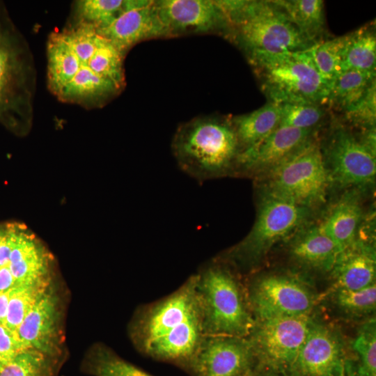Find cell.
<instances>
[{"label": "cell", "instance_id": "6da1fadb", "mask_svg": "<svg viewBox=\"0 0 376 376\" xmlns=\"http://www.w3.org/2000/svg\"><path fill=\"white\" fill-rule=\"evenodd\" d=\"M129 334L144 356L186 371L204 336L194 274L171 294L141 306Z\"/></svg>", "mask_w": 376, "mask_h": 376}, {"label": "cell", "instance_id": "7a4b0ae2", "mask_svg": "<svg viewBox=\"0 0 376 376\" xmlns=\"http://www.w3.org/2000/svg\"><path fill=\"white\" fill-rule=\"evenodd\" d=\"M171 149L180 169L198 182L235 175L240 148L230 118L200 116L181 124Z\"/></svg>", "mask_w": 376, "mask_h": 376}, {"label": "cell", "instance_id": "3957f363", "mask_svg": "<svg viewBox=\"0 0 376 376\" xmlns=\"http://www.w3.org/2000/svg\"><path fill=\"white\" fill-rule=\"evenodd\" d=\"M227 17L223 37L244 55L303 51L310 41L274 1L219 0Z\"/></svg>", "mask_w": 376, "mask_h": 376}, {"label": "cell", "instance_id": "277c9868", "mask_svg": "<svg viewBox=\"0 0 376 376\" xmlns=\"http://www.w3.org/2000/svg\"><path fill=\"white\" fill-rule=\"evenodd\" d=\"M194 274L203 334L246 337L255 320L248 303L244 277L217 256Z\"/></svg>", "mask_w": 376, "mask_h": 376}, {"label": "cell", "instance_id": "5b68a950", "mask_svg": "<svg viewBox=\"0 0 376 376\" xmlns=\"http://www.w3.org/2000/svg\"><path fill=\"white\" fill-rule=\"evenodd\" d=\"M36 81L29 47L0 1V123L16 134L30 128Z\"/></svg>", "mask_w": 376, "mask_h": 376}, {"label": "cell", "instance_id": "8992f818", "mask_svg": "<svg viewBox=\"0 0 376 376\" xmlns=\"http://www.w3.org/2000/svg\"><path fill=\"white\" fill-rule=\"evenodd\" d=\"M260 193L255 222L237 244L217 256L244 278L257 272L278 243L287 241L306 225L312 210L285 199Z\"/></svg>", "mask_w": 376, "mask_h": 376}, {"label": "cell", "instance_id": "52a82bcc", "mask_svg": "<svg viewBox=\"0 0 376 376\" xmlns=\"http://www.w3.org/2000/svg\"><path fill=\"white\" fill-rule=\"evenodd\" d=\"M267 102L279 104L327 103L329 87L314 64L310 48L245 55Z\"/></svg>", "mask_w": 376, "mask_h": 376}, {"label": "cell", "instance_id": "ba28073f", "mask_svg": "<svg viewBox=\"0 0 376 376\" xmlns=\"http://www.w3.org/2000/svg\"><path fill=\"white\" fill-rule=\"evenodd\" d=\"M256 180L259 192L311 210L325 202L331 186L316 137Z\"/></svg>", "mask_w": 376, "mask_h": 376}, {"label": "cell", "instance_id": "9c48e42d", "mask_svg": "<svg viewBox=\"0 0 376 376\" xmlns=\"http://www.w3.org/2000/svg\"><path fill=\"white\" fill-rule=\"evenodd\" d=\"M244 279L255 321L311 315L319 306L313 283L291 270L256 272Z\"/></svg>", "mask_w": 376, "mask_h": 376}, {"label": "cell", "instance_id": "30bf717a", "mask_svg": "<svg viewBox=\"0 0 376 376\" xmlns=\"http://www.w3.org/2000/svg\"><path fill=\"white\" fill-rule=\"evenodd\" d=\"M320 148L331 185L362 189L375 182V129L357 134L336 125Z\"/></svg>", "mask_w": 376, "mask_h": 376}, {"label": "cell", "instance_id": "8fae6325", "mask_svg": "<svg viewBox=\"0 0 376 376\" xmlns=\"http://www.w3.org/2000/svg\"><path fill=\"white\" fill-rule=\"evenodd\" d=\"M315 315L314 312L306 315L255 321L246 338L253 352L258 373L290 376Z\"/></svg>", "mask_w": 376, "mask_h": 376}, {"label": "cell", "instance_id": "7c38bea8", "mask_svg": "<svg viewBox=\"0 0 376 376\" xmlns=\"http://www.w3.org/2000/svg\"><path fill=\"white\" fill-rule=\"evenodd\" d=\"M347 340L340 329L316 313L290 376H347Z\"/></svg>", "mask_w": 376, "mask_h": 376}, {"label": "cell", "instance_id": "4fadbf2b", "mask_svg": "<svg viewBox=\"0 0 376 376\" xmlns=\"http://www.w3.org/2000/svg\"><path fill=\"white\" fill-rule=\"evenodd\" d=\"M185 372L191 376H254L258 368L246 337L204 335Z\"/></svg>", "mask_w": 376, "mask_h": 376}, {"label": "cell", "instance_id": "5bb4252c", "mask_svg": "<svg viewBox=\"0 0 376 376\" xmlns=\"http://www.w3.org/2000/svg\"><path fill=\"white\" fill-rule=\"evenodd\" d=\"M316 130L279 126L256 144L242 150L235 175L257 179L273 169L313 139Z\"/></svg>", "mask_w": 376, "mask_h": 376}, {"label": "cell", "instance_id": "9a60e30c", "mask_svg": "<svg viewBox=\"0 0 376 376\" xmlns=\"http://www.w3.org/2000/svg\"><path fill=\"white\" fill-rule=\"evenodd\" d=\"M155 6L169 37L223 36L227 26L226 15L217 0H161L155 1Z\"/></svg>", "mask_w": 376, "mask_h": 376}, {"label": "cell", "instance_id": "2e32d148", "mask_svg": "<svg viewBox=\"0 0 376 376\" xmlns=\"http://www.w3.org/2000/svg\"><path fill=\"white\" fill-rule=\"evenodd\" d=\"M287 242L288 257L294 266L291 271L311 283L315 276H327L340 253L318 224L307 223Z\"/></svg>", "mask_w": 376, "mask_h": 376}, {"label": "cell", "instance_id": "e0dca14e", "mask_svg": "<svg viewBox=\"0 0 376 376\" xmlns=\"http://www.w3.org/2000/svg\"><path fill=\"white\" fill-rule=\"evenodd\" d=\"M96 31L125 56L130 49L143 40L169 37L158 15L155 1L148 0L123 12L109 25Z\"/></svg>", "mask_w": 376, "mask_h": 376}, {"label": "cell", "instance_id": "ac0fdd59", "mask_svg": "<svg viewBox=\"0 0 376 376\" xmlns=\"http://www.w3.org/2000/svg\"><path fill=\"white\" fill-rule=\"evenodd\" d=\"M327 277L328 288L360 290L375 283L376 256L373 241L357 237L338 254Z\"/></svg>", "mask_w": 376, "mask_h": 376}, {"label": "cell", "instance_id": "d6986e66", "mask_svg": "<svg viewBox=\"0 0 376 376\" xmlns=\"http://www.w3.org/2000/svg\"><path fill=\"white\" fill-rule=\"evenodd\" d=\"M24 350L52 356L57 336V304L48 291L36 303L15 331Z\"/></svg>", "mask_w": 376, "mask_h": 376}, {"label": "cell", "instance_id": "ffe728a7", "mask_svg": "<svg viewBox=\"0 0 376 376\" xmlns=\"http://www.w3.org/2000/svg\"><path fill=\"white\" fill-rule=\"evenodd\" d=\"M361 189L352 188L334 203L318 224L322 231L337 246L340 252L357 238L363 219Z\"/></svg>", "mask_w": 376, "mask_h": 376}, {"label": "cell", "instance_id": "44dd1931", "mask_svg": "<svg viewBox=\"0 0 376 376\" xmlns=\"http://www.w3.org/2000/svg\"><path fill=\"white\" fill-rule=\"evenodd\" d=\"M123 89L113 82L81 65L74 77L56 96L64 102L79 104L86 109L101 107Z\"/></svg>", "mask_w": 376, "mask_h": 376}, {"label": "cell", "instance_id": "7402d4cb", "mask_svg": "<svg viewBox=\"0 0 376 376\" xmlns=\"http://www.w3.org/2000/svg\"><path fill=\"white\" fill-rule=\"evenodd\" d=\"M320 304L341 320L361 323L375 317L376 283L360 290L327 288Z\"/></svg>", "mask_w": 376, "mask_h": 376}, {"label": "cell", "instance_id": "603a6c76", "mask_svg": "<svg viewBox=\"0 0 376 376\" xmlns=\"http://www.w3.org/2000/svg\"><path fill=\"white\" fill-rule=\"evenodd\" d=\"M47 56V86L56 96L76 75L80 62L62 31L49 36Z\"/></svg>", "mask_w": 376, "mask_h": 376}, {"label": "cell", "instance_id": "cb8c5ba5", "mask_svg": "<svg viewBox=\"0 0 376 376\" xmlns=\"http://www.w3.org/2000/svg\"><path fill=\"white\" fill-rule=\"evenodd\" d=\"M281 104L267 102L265 105L249 113L230 117L240 152L256 144L280 124Z\"/></svg>", "mask_w": 376, "mask_h": 376}, {"label": "cell", "instance_id": "d4e9b609", "mask_svg": "<svg viewBox=\"0 0 376 376\" xmlns=\"http://www.w3.org/2000/svg\"><path fill=\"white\" fill-rule=\"evenodd\" d=\"M296 27L312 42L323 40L325 31L324 2L322 0H276Z\"/></svg>", "mask_w": 376, "mask_h": 376}, {"label": "cell", "instance_id": "484cf974", "mask_svg": "<svg viewBox=\"0 0 376 376\" xmlns=\"http://www.w3.org/2000/svg\"><path fill=\"white\" fill-rule=\"evenodd\" d=\"M374 81L375 72L343 71L329 86L326 104L343 112L359 101Z\"/></svg>", "mask_w": 376, "mask_h": 376}, {"label": "cell", "instance_id": "4316f807", "mask_svg": "<svg viewBox=\"0 0 376 376\" xmlns=\"http://www.w3.org/2000/svg\"><path fill=\"white\" fill-rule=\"evenodd\" d=\"M138 5V0H79L74 3L73 22L96 30L109 25L123 12Z\"/></svg>", "mask_w": 376, "mask_h": 376}, {"label": "cell", "instance_id": "83f0119b", "mask_svg": "<svg viewBox=\"0 0 376 376\" xmlns=\"http://www.w3.org/2000/svg\"><path fill=\"white\" fill-rule=\"evenodd\" d=\"M376 36L373 23L350 33L342 72L347 70L375 72Z\"/></svg>", "mask_w": 376, "mask_h": 376}, {"label": "cell", "instance_id": "f1b7e54d", "mask_svg": "<svg viewBox=\"0 0 376 376\" xmlns=\"http://www.w3.org/2000/svg\"><path fill=\"white\" fill-rule=\"evenodd\" d=\"M348 350L355 356L357 363L353 376H376L375 317L361 323L352 339L347 341Z\"/></svg>", "mask_w": 376, "mask_h": 376}, {"label": "cell", "instance_id": "f546056e", "mask_svg": "<svg viewBox=\"0 0 376 376\" xmlns=\"http://www.w3.org/2000/svg\"><path fill=\"white\" fill-rule=\"evenodd\" d=\"M350 33L316 42L310 52L321 78L329 88L342 72V63Z\"/></svg>", "mask_w": 376, "mask_h": 376}, {"label": "cell", "instance_id": "4dcf8cb0", "mask_svg": "<svg viewBox=\"0 0 376 376\" xmlns=\"http://www.w3.org/2000/svg\"><path fill=\"white\" fill-rule=\"evenodd\" d=\"M48 286L49 278L13 288L3 324L15 331L36 303L48 291Z\"/></svg>", "mask_w": 376, "mask_h": 376}, {"label": "cell", "instance_id": "1f68e13d", "mask_svg": "<svg viewBox=\"0 0 376 376\" xmlns=\"http://www.w3.org/2000/svg\"><path fill=\"white\" fill-rule=\"evenodd\" d=\"M125 56L109 40L99 35L93 56L87 63L81 65L88 66L95 74L108 79L123 89L125 86Z\"/></svg>", "mask_w": 376, "mask_h": 376}, {"label": "cell", "instance_id": "d6a6232c", "mask_svg": "<svg viewBox=\"0 0 376 376\" xmlns=\"http://www.w3.org/2000/svg\"><path fill=\"white\" fill-rule=\"evenodd\" d=\"M49 356L33 350L21 352L0 362V376H52Z\"/></svg>", "mask_w": 376, "mask_h": 376}, {"label": "cell", "instance_id": "836d02e7", "mask_svg": "<svg viewBox=\"0 0 376 376\" xmlns=\"http://www.w3.org/2000/svg\"><path fill=\"white\" fill-rule=\"evenodd\" d=\"M88 369L95 376H154L104 347L96 350Z\"/></svg>", "mask_w": 376, "mask_h": 376}, {"label": "cell", "instance_id": "e575fe53", "mask_svg": "<svg viewBox=\"0 0 376 376\" xmlns=\"http://www.w3.org/2000/svg\"><path fill=\"white\" fill-rule=\"evenodd\" d=\"M281 116L279 126L316 130L326 115L322 105L318 104H281Z\"/></svg>", "mask_w": 376, "mask_h": 376}, {"label": "cell", "instance_id": "d590c367", "mask_svg": "<svg viewBox=\"0 0 376 376\" xmlns=\"http://www.w3.org/2000/svg\"><path fill=\"white\" fill-rule=\"evenodd\" d=\"M376 84L374 81L363 96L343 111L345 121L361 130L375 129Z\"/></svg>", "mask_w": 376, "mask_h": 376}, {"label": "cell", "instance_id": "8d00e7d4", "mask_svg": "<svg viewBox=\"0 0 376 376\" xmlns=\"http://www.w3.org/2000/svg\"><path fill=\"white\" fill-rule=\"evenodd\" d=\"M25 351L18 340L15 332L3 323L0 324V362L8 361Z\"/></svg>", "mask_w": 376, "mask_h": 376}, {"label": "cell", "instance_id": "74e56055", "mask_svg": "<svg viewBox=\"0 0 376 376\" xmlns=\"http://www.w3.org/2000/svg\"><path fill=\"white\" fill-rule=\"evenodd\" d=\"M17 285L8 263L6 265L0 266V292L9 291Z\"/></svg>", "mask_w": 376, "mask_h": 376}, {"label": "cell", "instance_id": "f35d334b", "mask_svg": "<svg viewBox=\"0 0 376 376\" xmlns=\"http://www.w3.org/2000/svg\"><path fill=\"white\" fill-rule=\"evenodd\" d=\"M10 290L0 292V324L4 322L6 316Z\"/></svg>", "mask_w": 376, "mask_h": 376}, {"label": "cell", "instance_id": "ab89813d", "mask_svg": "<svg viewBox=\"0 0 376 376\" xmlns=\"http://www.w3.org/2000/svg\"><path fill=\"white\" fill-rule=\"evenodd\" d=\"M254 376H265V375H263V374L258 373V374L255 375Z\"/></svg>", "mask_w": 376, "mask_h": 376}]
</instances>
